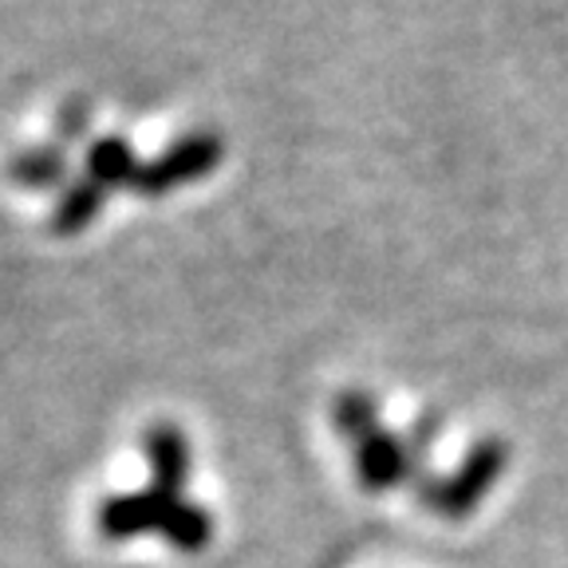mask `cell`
Instances as JSON below:
<instances>
[{
  "label": "cell",
  "instance_id": "cell-6",
  "mask_svg": "<svg viewBox=\"0 0 568 568\" xmlns=\"http://www.w3.org/2000/svg\"><path fill=\"white\" fill-rule=\"evenodd\" d=\"M103 202H106V186H99L95 178H88V174L75 178V182L60 194V202H55V210H52V233H60V237H75V233H83L99 217Z\"/></svg>",
  "mask_w": 568,
  "mask_h": 568
},
{
  "label": "cell",
  "instance_id": "cell-9",
  "mask_svg": "<svg viewBox=\"0 0 568 568\" xmlns=\"http://www.w3.org/2000/svg\"><path fill=\"white\" fill-rule=\"evenodd\" d=\"M332 423H336L339 438H347L352 446H359L367 435L379 430V407L367 390H344L332 407Z\"/></svg>",
  "mask_w": 568,
  "mask_h": 568
},
{
  "label": "cell",
  "instance_id": "cell-3",
  "mask_svg": "<svg viewBox=\"0 0 568 568\" xmlns=\"http://www.w3.org/2000/svg\"><path fill=\"white\" fill-rule=\"evenodd\" d=\"M178 497L162 494V489H131V494H111L99 506L95 525L106 541H134V537H146V532H166L170 509H174Z\"/></svg>",
  "mask_w": 568,
  "mask_h": 568
},
{
  "label": "cell",
  "instance_id": "cell-2",
  "mask_svg": "<svg viewBox=\"0 0 568 568\" xmlns=\"http://www.w3.org/2000/svg\"><path fill=\"white\" fill-rule=\"evenodd\" d=\"M217 162H222V142L205 131L186 134V139H178L174 146L162 151L154 162H142L139 178H134V190L146 194V197L170 194V190L182 186V182H197V178H205Z\"/></svg>",
  "mask_w": 568,
  "mask_h": 568
},
{
  "label": "cell",
  "instance_id": "cell-4",
  "mask_svg": "<svg viewBox=\"0 0 568 568\" xmlns=\"http://www.w3.org/2000/svg\"><path fill=\"white\" fill-rule=\"evenodd\" d=\"M355 474L367 494H387L410 474V450L395 430L379 426L375 435H367L355 446Z\"/></svg>",
  "mask_w": 568,
  "mask_h": 568
},
{
  "label": "cell",
  "instance_id": "cell-1",
  "mask_svg": "<svg viewBox=\"0 0 568 568\" xmlns=\"http://www.w3.org/2000/svg\"><path fill=\"white\" fill-rule=\"evenodd\" d=\"M509 466V443L506 438H478V443L466 450L462 466L450 474L446 481H435V486H426V506L435 509V514L450 517V521H462V517H470L474 509L486 501V494L497 486V478L506 474Z\"/></svg>",
  "mask_w": 568,
  "mask_h": 568
},
{
  "label": "cell",
  "instance_id": "cell-10",
  "mask_svg": "<svg viewBox=\"0 0 568 568\" xmlns=\"http://www.w3.org/2000/svg\"><path fill=\"white\" fill-rule=\"evenodd\" d=\"M12 178L24 182L32 190L55 186L63 178V154L55 146H40V151H24L17 162H12Z\"/></svg>",
  "mask_w": 568,
  "mask_h": 568
},
{
  "label": "cell",
  "instance_id": "cell-5",
  "mask_svg": "<svg viewBox=\"0 0 568 568\" xmlns=\"http://www.w3.org/2000/svg\"><path fill=\"white\" fill-rule=\"evenodd\" d=\"M142 450H146V466H151V486L170 497H182V486L190 481V466H194L190 438L174 423H154L142 438Z\"/></svg>",
  "mask_w": 568,
  "mask_h": 568
},
{
  "label": "cell",
  "instance_id": "cell-8",
  "mask_svg": "<svg viewBox=\"0 0 568 568\" xmlns=\"http://www.w3.org/2000/svg\"><path fill=\"white\" fill-rule=\"evenodd\" d=\"M162 537H166L178 552H202V549H210V541H213V521L202 506H194V501H186V497H178Z\"/></svg>",
  "mask_w": 568,
  "mask_h": 568
},
{
  "label": "cell",
  "instance_id": "cell-7",
  "mask_svg": "<svg viewBox=\"0 0 568 568\" xmlns=\"http://www.w3.org/2000/svg\"><path fill=\"white\" fill-rule=\"evenodd\" d=\"M142 162L134 159V151L126 146L123 139H99L91 142L88 151V178H95L99 186H134V178H139Z\"/></svg>",
  "mask_w": 568,
  "mask_h": 568
}]
</instances>
